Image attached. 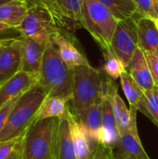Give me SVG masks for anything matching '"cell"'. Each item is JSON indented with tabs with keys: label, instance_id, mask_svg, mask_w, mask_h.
Returning <instances> with one entry per match:
<instances>
[{
	"label": "cell",
	"instance_id": "cell-1",
	"mask_svg": "<svg viewBox=\"0 0 158 159\" xmlns=\"http://www.w3.org/2000/svg\"><path fill=\"white\" fill-rule=\"evenodd\" d=\"M73 70V96L68 102V108L70 114L76 117L103 99L106 74L90 65L76 66Z\"/></svg>",
	"mask_w": 158,
	"mask_h": 159
},
{
	"label": "cell",
	"instance_id": "cell-2",
	"mask_svg": "<svg viewBox=\"0 0 158 159\" xmlns=\"http://www.w3.org/2000/svg\"><path fill=\"white\" fill-rule=\"evenodd\" d=\"M74 70L69 68L49 42L45 49L38 84L47 96L61 97L69 101L73 96Z\"/></svg>",
	"mask_w": 158,
	"mask_h": 159
},
{
	"label": "cell",
	"instance_id": "cell-3",
	"mask_svg": "<svg viewBox=\"0 0 158 159\" xmlns=\"http://www.w3.org/2000/svg\"><path fill=\"white\" fill-rule=\"evenodd\" d=\"M46 97L47 94L39 84L22 95L17 101L0 132V143L26 133L28 129L34 123L38 110Z\"/></svg>",
	"mask_w": 158,
	"mask_h": 159
},
{
	"label": "cell",
	"instance_id": "cell-4",
	"mask_svg": "<svg viewBox=\"0 0 158 159\" xmlns=\"http://www.w3.org/2000/svg\"><path fill=\"white\" fill-rule=\"evenodd\" d=\"M117 24V19L99 0L84 1L82 25L99 44L103 53L112 51V40Z\"/></svg>",
	"mask_w": 158,
	"mask_h": 159
},
{
	"label": "cell",
	"instance_id": "cell-5",
	"mask_svg": "<svg viewBox=\"0 0 158 159\" xmlns=\"http://www.w3.org/2000/svg\"><path fill=\"white\" fill-rule=\"evenodd\" d=\"M59 118L33 123L25 133L24 159H53Z\"/></svg>",
	"mask_w": 158,
	"mask_h": 159
},
{
	"label": "cell",
	"instance_id": "cell-6",
	"mask_svg": "<svg viewBox=\"0 0 158 159\" xmlns=\"http://www.w3.org/2000/svg\"><path fill=\"white\" fill-rule=\"evenodd\" d=\"M28 13L19 27V31L24 37L31 38L37 43L47 46L51 36L59 28L47 7L38 0H26Z\"/></svg>",
	"mask_w": 158,
	"mask_h": 159
},
{
	"label": "cell",
	"instance_id": "cell-7",
	"mask_svg": "<svg viewBox=\"0 0 158 159\" xmlns=\"http://www.w3.org/2000/svg\"><path fill=\"white\" fill-rule=\"evenodd\" d=\"M49 11L57 26L74 34L82 25L85 0H38Z\"/></svg>",
	"mask_w": 158,
	"mask_h": 159
},
{
	"label": "cell",
	"instance_id": "cell-8",
	"mask_svg": "<svg viewBox=\"0 0 158 159\" xmlns=\"http://www.w3.org/2000/svg\"><path fill=\"white\" fill-rule=\"evenodd\" d=\"M136 16L118 21L113 40L112 51L128 69L138 48V32Z\"/></svg>",
	"mask_w": 158,
	"mask_h": 159
},
{
	"label": "cell",
	"instance_id": "cell-9",
	"mask_svg": "<svg viewBox=\"0 0 158 159\" xmlns=\"http://www.w3.org/2000/svg\"><path fill=\"white\" fill-rule=\"evenodd\" d=\"M59 56L71 69L81 65H90L87 57L79 48V43L72 33L59 29L50 38Z\"/></svg>",
	"mask_w": 158,
	"mask_h": 159
},
{
	"label": "cell",
	"instance_id": "cell-10",
	"mask_svg": "<svg viewBox=\"0 0 158 159\" xmlns=\"http://www.w3.org/2000/svg\"><path fill=\"white\" fill-rule=\"evenodd\" d=\"M104 94L110 100L119 133L120 135H123L129 130L134 123H137V112L128 108L125 102L118 94V86L114 79L107 75L104 83Z\"/></svg>",
	"mask_w": 158,
	"mask_h": 159
},
{
	"label": "cell",
	"instance_id": "cell-11",
	"mask_svg": "<svg viewBox=\"0 0 158 159\" xmlns=\"http://www.w3.org/2000/svg\"><path fill=\"white\" fill-rule=\"evenodd\" d=\"M40 75L20 71L0 87V109L20 98L38 84Z\"/></svg>",
	"mask_w": 158,
	"mask_h": 159
},
{
	"label": "cell",
	"instance_id": "cell-12",
	"mask_svg": "<svg viewBox=\"0 0 158 159\" xmlns=\"http://www.w3.org/2000/svg\"><path fill=\"white\" fill-rule=\"evenodd\" d=\"M20 40V37L0 46V87L21 71L22 55Z\"/></svg>",
	"mask_w": 158,
	"mask_h": 159
},
{
	"label": "cell",
	"instance_id": "cell-13",
	"mask_svg": "<svg viewBox=\"0 0 158 159\" xmlns=\"http://www.w3.org/2000/svg\"><path fill=\"white\" fill-rule=\"evenodd\" d=\"M113 152L116 159L125 157H131L133 159H151L146 154L142 144L137 129V123H134L129 130L121 135L120 143L115 150H113Z\"/></svg>",
	"mask_w": 158,
	"mask_h": 159
},
{
	"label": "cell",
	"instance_id": "cell-14",
	"mask_svg": "<svg viewBox=\"0 0 158 159\" xmlns=\"http://www.w3.org/2000/svg\"><path fill=\"white\" fill-rule=\"evenodd\" d=\"M121 135L114 116L112 105L108 97L104 94L102 101V127L100 144L111 150H115L120 143Z\"/></svg>",
	"mask_w": 158,
	"mask_h": 159
},
{
	"label": "cell",
	"instance_id": "cell-15",
	"mask_svg": "<svg viewBox=\"0 0 158 159\" xmlns=\"http://www.w3.org/2000/svg\"><path fill=\"white\" fill-rule=\"evenodd\" d=\"M102 101L103 99L88 108L78 116L74 117V119L77 120L81 127L84 129L89 139L99 144L102 139Z\"/></svg>",
	"mask_w": 158,
	"mask_h": 159
},
{
	"label": "cell",
	"instance_id": "cell-16",
	"mask_svg": "<svg viewBox=\"0 0 158 159\" xmlns=\"http://www.w3.org/2000/svg\"><path fill=\"white\" fill-rule=\"evenodd\" d=\"M20 41L22 55L21 71L40 75L43 57L47 46H43L31 38L24 36L20 37Z\"/></svg>",
	"mask_w": 158,
	"mask_h": 159
},
{
	"label": "cell",
	"instance_id": "cell-17",
	"mask_svg": "<svg viewBox=\"0 0 158 159\" xmlns=\"http://www.w3.org/2000/svg\"><path fill=\"white\" fill-rule=\"evenodd\" d=\"M127 70H129V75L144 91L151 90L156 87L150 71L145 53L139 47L136 49Z\"/></svg>",
	"mask_w": 158,
	"mask_h": 159
},
{
	"label": "cell",
	"instance_id": "cell-18",
	"mask_svg": "<svg viewBox=\"0 0 158 159\" xmlns=\"http://www.w3.org/2000/svg\"><path fill=\"white\" fill-rule=\"evenodd\" d=\"M136 24L138 47L143 52H158V28L156 20L138 14Z\"/></svg>",
	"mask_w": 158,
	"mask_h": 159
},
{
	"label": "cell",
	"instance_id": "cell-19",
	"mask_svg": "<svg viewBox=\"0 0 158 159\" xmlns=\"http://www.w3.org/2000/svg\"><path fill=\"white\" fill-rule=\"evenodd\" d=\"M70 115L66 118L59 119L53 159H76L72 137Z\"/></svg>",
	"mask_w": 158,
	"mask_h": 159
},
{
	"label": "cell",
	"instance_id": "cell-20",
	"mask_svg": "<svg viewBox=\"0 0 158 159\" xmlns=\"http://www.w3.org/2000/svg\"><path fill=\"white\" fill-rule=\"evenodd\" d=\"M28 13L26 0H12L0 5V22L9 27L17 28L21 25Z\"/></svg>",
	"mask_w": 158,
	"mask_h": 159
},
{
	"label": "cell",
	"instance_id": "cell-21",
	"mask_svg": "<svg viewBox=\"0 0 158 159\" xmlns=\"http://www.w3.org/2000/svg\"><path fill=\"white\" fill-rule=\"evenodd\" d=\"M70 122L72 129V137L74 143V155L76 159H93L95 148L91 147L90 142H92L81 125L74 117L70 115ZM97 146V145H96Z\"/></svg>",
	"mask_w": 158,
	"mask_h": 159
},
{
	"label": "cell",
	"instance_id": "cell-22",
	"mask_svg": "<svg viewBox=\"0 0 158 159\" xmlns=\"http://www.w3.org/2000/svg\"><path fill=\"white\" fill-rule=\"evenodd\" d=\"M68 102L69 100L65 98L47 96L38 110L34 122L52 117L59 119L68 117L70 115Z\"/></svg>",
	"mask_w": 158,
	"mask_h": 159
},
{
	"label": "cell",
	"instance_id": "cell-23",
	"mask_svg": "<svg viewBox=\"0 0 158 159\" xmlns=\"http://www.w3.org/2000/svg\"><path fill=\"white\" fill-rule=\"evenodd\" d=\"M120 81L122 89L129 101V109L136 112L140 111L141 103L144 96V90L138 85V83L132 78L128 71L121 75Z\"/></svg>",
	"mask_w": 158,
	"mask_h": 159
},
{
	"label": "cell",
	"instance_id": "cell-24",
	"mask_svg": "<svg viewBox=\"0 0 158 159\" xmlns=\"http://www.w3.org/2000/svg\"><path fill=\"white\" fill-rule=\"evenodd\" d=\"M107 7L118 21L138 15V9L133 0H99Z\"/></svg>",
	"mask_w": 158,
	"mask_h": 159
},
{
	"label": "cell",
	"instance_id": "cell-25",
	"mask_svg": "<svg viewBox=\"0 0 158 159\" xmlns=\"http://www.w3.org/2000/svg\"><path fill=\"white\" fill-rule=\"evenodd\" d=\"M24 138L25 133L0 143V159H24Z\"/></svg>",
	"mask_w": 158,
	"mask_h": 159
},
{
	"label": "cell",
	"instance_id": "cell-26",
	"mask_svg": "<svg viewBox=\"0 0 158 159\" xmlns=\"http://www.w3.org/2000/svg\"><path fill=\"white\" fill-rule=\"evenodd\" d=\"M140 111L149 117L155 125L158 124V87L144 91Z\"/></svg>",
	"mask_w": 158,
	"mask_h": 159
},
{
	"label": "cell",
	"instance_id": "cell-27",
	"mask_svg": "<svg viewBox=\"0 0 158 159\" xmlns=\"http://www.w3.org/2000/svg\"><path fill=\"white\" fill-rule=\"evenodd\" d=\"M103 56L105 59L103 72L114 80L120 78L121 75L127 71L124 63L114 54L113 51L103 53Z\"/></svg>",
	"mask_w": 158,
	"mask_h": 159
},
{
	"label": "cell",
	"instance_id": "cell-28",
	"mask_svg": "<svg viewBox=\"0 0 158 159\" xmlns=\"http://www.w3.org/2000/svg\"><path fill=\"white\" fill-rule=\"evenodd\" d=\"M139 15L153 20L158 19V3L156 0H133Z\"/></svg>",
	"mask_w": 158,
	"mask_h": 159
},
{
	"label": "cell",
	"instance_id": "cell-29",
	"mask_svg": "<svg viewBox=\"0 0 158 159\" xmlns=\"http://www.w3.org/2000/svg\"><path fill=\"white\" fill-rule=\"evenodd\" d=\"M21 34L17 28L9 27L0 22V46L9 41L21 37Z\"/></svg>",
	"mask_w": 158,
	"mask_h": 159
},
{
	"label": "cell",
	"instance_id": "cell-30",
	"mask_svg": "<svg viewBox=\"0 0 158 159\" xmlns=\"http://www.w3.org/2000/svg\"><path fill=\"white\" fill-rule=\"evenodd\" d=\"M156 86L158 87V52H144Z\"/></svg>",
	"mask_w": 158,
	"mask_h": 159
},
{
	"label": "cell",
	"instance_id": "cell-31",
	"mask_svg": "<svg viewBox=\"0 0 158 159\" xmlns=\"http://www.w3.org/2000/svg\"><path fill=\"white\" fill-rule=\"evenodd\" d=\"M19 99L14 100V101L8 102L2 109H0V132L2 131V129H3V128H4V126H5V124H6L8 116H9V115L11 113L12 109L14 108V106H15V104H16V102H17V101Z\"/></svg>",
	"mask_w": 158,
	"mask_h": 159
},
{
	"label": "cell",
	"instance_id": "cell-32",
	"mask_svg": "<svg viewBox=\"0 0 158 159\" xmlns=\"http://www.w3.org/2000/svg\"><path fill=\"white\" fill-rule=\"evenodd\" d=\"M93 159H106L105 157V147L102 144H97L95 148V153Z\"/></svg>",
	"mask_w": 158,
	"mask_h": 159
},
{
	"label": "cell",
	"instance_id": "cell-33",
	"mask_svg": "<svg viewBox=\"0 0 158 159\" xmlns=\"http://www.w3.org/2000/svg\"><path fill=\"white\" fill-rule=\"evenodd\" d=\"M105 157H106V159H116L113 150L107 149V148H105Z\"/></svg>",
	"mask_w": 158,
	"mask_h": 159
},
{
	"label": "cell",
	"instance_id": "cell-34",
	"mask_svg": "<svg viewBox=\"0 0 158 159\" xmlns=\"http://www.w3.org/2000/svg\"><path fill=\"white\" fill-rule=\"evenodd\" d=\"M9 1H12V0H0V5L5 4V3H7V2H9Z\"/></svg>",
	"mask_w": 158,
	"mask_h": 159
},
{
	"label": "cell",
	"instance_id": "cell-35",
	"mask_svg": "<svg viewBox=\"0 0 158 159\" xmlns=\"http://www.w3.org/2000/svg\"><path fill=\"white\" fill-rule=\"evenodd\" d=\"M156 26H157V28H158V19L157 20H156Z\"/></svg>",
	"mask_w": 158,
	"mask_h": 159
},
{
	"label": "cell",
	"instance_id": "cell-36",
	"mask_svg": "<svg viewBox=\"0 0 158 159\" xmlns=\"http://www.w3.org/2000/svg\"><path fill=\"white\" fill-rule=\"evenodd\" d=\"M122 159H133V158H131V157H125V158H122Z\"/></svg>",
	"mask_w": 158,
	"mask_h": 159
},
{
	"label": "cell",
	"instance_id": "cell-37",
	"mask_svg": "<svg viewBox=\"0 0 158 159\" xmlns=\"http://www.w3.org/2000/svg\"><path fill=\"white\" fill-rule=\"evenodd\" d=\"M156 127H157V128H158V124H156Z\"/></svg>",
	"mask_w": 158,
	"mask_h": 159
},
{
	"label": "cell",
	"instance_id": "cell-38",
	"mask_svg": "<svg viewBox=\"0 0 158 159\" xmlns=\"http://www.w3.org/2000/svg\"><path fill=\"white\" fill-rule=\"evenodd\" d=\"M156 2H157V3H158V0H156Z\"/></svg>",
	"mask_w": 158,
	"mask_h": 159
}]
</instances>
